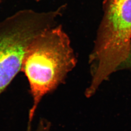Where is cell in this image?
I'll return each instance as SVG.
<instances>
[{
  "instance_id": "7",
  "label": "cell",
  "mask_w": 131,
  "mask_h": 131,
  "mask_svg": "<svg viewBox=\"0 0 131 131\" xmlns=\"http://www.w3.org/2000/svg\"><path fill=\"white\" fill-rule=\"evenodd\" d=\"M1 0H0V2H1Z\"/></svg>"
},
{
  "instance_id": "6",
  "label": "cell",
  "mask_w": 131,
  "mask_h": 131,
  "mask_svg": "<svg viewBox=\"0 0 131 131\" xmlns=\"http://www.w3.org/2000/svg\"><path fill=\"white\" fill-rule=\"evenodd\" d=\"M35 1H40V0H35Z\"/></svg>"
},
{
  "instance_id": "1",
  "label": "cell",
  "mask_w": 131,
  "mask_h": 131,
  "mask_svg": "<svg viewBox=\"0 0 131 131\" xmlns=\"http://www.w3.org/2000/svg\"><path fill=\"white\" fill-rule=\"evenodd\" d=\"M76 64L70 39L61 25L57 24L45 30L31 43L24 56L20 70L28 79L33 98L28 125H31L42 98L64 82Z\"/></svg>"
},
{
  "instance_id": "4",
  "label": "cell",
  "mask_w": 131,
  "mask_h": 131,
  "mask_svg": "<svg viewBox=\"0 0 131 131\" xmlns=\"http://www.w3.org/2000/svg\"><path fill=\"white\" fill-rule=\"evenodd\" d=\"M50 123L46 119H42L40 121L37 128L34 131H49L50 129ZM27 131H33L31 125H28Z\"/></svg>"
},
{
  "instance_id": "2",
  "label": "cell",
  "mask_w": 131,
  "mask_h": 131,
  "mask_svg": "<svg viewBox=\"0 0 131 131\" xmlns=\"http://www.w3.org/2000/svg\"><path fill=\"white\" fill-rule=\"evenodd\" d=\"M131 40V0H106L103 20L90 57L92 80L85 91L88 97L126 61Z\"/></svg>"
},
{
  "instance_id": "5",
  "label": "cell",
  "mask_w": 131,
  "mask_h": 131,
  "mask_svg": "<svg viewBox=\"0 0 131 131\" xmlns=\"http://www.w3.org/2000/svg\"><path fill=\"white\" fill-rule=\"evenodd\" d=\"M121 68H131V47L130 51L129 52V56L127 58L126 61L120 67Z\"/></svg>"
},
{
  "instance_id": "3",
  "label": "cell",
  "mask_w": 131,
  "mask_h": 131,
  "mask_svg": "<svg viewBox=\"0 0 131 131\" xmlns=\"http://www.w3.org/2000/svg\"><path fill=\"white\" fill-rule=\"evenodd\" d=\"M62 12L60 7L48 12L23 10L0 22V94L21 70L31 43L56 25Z\"/></svg>"
}]
</instances>
